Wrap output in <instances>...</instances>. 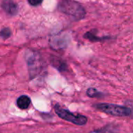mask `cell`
<instances>
[{
    "label": "cell",
    "mask_w": 133,
    "mask_h": 133,
    "mask_svg": "<svg viewBox=\"0 0 133 133\" xmlns=\"http://www.w3.org/2000/svg\"><path fill=\"white\" fill-rule=\"evenodd\" d=\"M83 37L91 42H101V41H104V40H107V39H109L108 37H98L94 33H93L92 31H87L84 35Z\"/></svg>",
    "instance_id": "cell-7"
},
{
    "label": "cell",
    "mask_w": 133,
    "mask_h": 133,
    "mask_svg": "<svg viewBox=\"0 0 133 133\" xmlns=\"http://www.w3.org/2000/svg\"><path fill=\"white\" fill-rule=\"evenodd\" d=\"M11 35V31L9 28H4L0 32V36L3 38H7Z\"/></svg>",
    "instance_id": "cell-10"
},
{
    "label": "cell",
    "mask_w": 133,
    "mask_h": 133,
    "mask_svg": "<svg viewBox=\"0 0 133 133\" xmlns=\"http://www.w3.org/2000/svg\"><path fill=\"white\" fill-rule=\"evenodd\" d=\"M118 126L115 124H109L101 129L91 131L89 133H118Z\"/></svg>",
    "instance_id": "cell-5"
},
{
    "label": "cell",
    "mask_w": 133,
    "mask_h": 133,
    "mask_svg": "<svg viewBox=\"0 0 133 133\" xmlns=\"http://www.w3.org/2000/svg\"><path fill=\"white\" fill-rule=\"evenodd\" d=\"M58 8L59 11L75 20H82L86 16V10L83 6L74 0H60Z\"/></svg>",
    "instance_id": "cell-1"
},
{
    "label": "cell",
    "mask_w": 133,
    "mask_h": 133,
    "mask_svg": "<svg viewBox=\"0 0 133 133\" xmlns=\"http://www.w3.org/2000/svg\"><path fill=\"white\" fill-rule=\"evenodd\" d=\"M87 95L90 98H100L103 96V93L94 88H89L87 90Z\"/></svg>",
    "instance_id": "cell-8"
},
{
    "label": "cell",
    "mask_w": 133,
    "mask_h": 133,
    "mask_svg": "<svg viewBox=\"0 0 133 133\" xmlns=\"http://www.w3.org/2000/svg\"><path fill=\"white\" fill-rule=\"evenodd\" d=\"M42 1L43 0H28L29 3L31 5H34V6H37V5H40L42 2Z\"/></svg>",
    "instance_id": "cell-11"
},
{
    "label": "cell",
    "mask_w": 133,
    "mask_h": 133,
    "mask_svg": "<svg viewBox=\"0 0 133 133\" xmlns=\"http://www.w3.org/2000/svg\"><path fill=\"white\" fill-rule=\"evenodd\" d=\"M54 108H55V113L57 114V115L59 118H61L62 119H63L66 122H71L74 125L82 126V125H86L88 122V118L86 116L79 114H75L69 111L68 110L62 108L58 104H56Z\"/></svg>",
    "instance_id": "cell-3"
},
{
    "label": "cell",
    "mask_w": 133,
    "mask_h": 133,
    "mask_svg": "<svg viewBox=\"0 0 133 133\" xmlns=\"http://www.w3.org/2000/svg\"><path fill=\"white\" fill-rule=\"evenodd\" d=\"M30 99L27 96H21L18 98L16 101V104L18 107L21 110H26L27 109L30 105Z\"/></svg>",
    "instance_id": "cell-6"
},
{
    "label": "cell",
    "mask_w": 133,
    "mask_h": 133,
    "mask_svg": "<svg viewBox=\"0 0 133 133\" xmlns=\"http://www.w3.org/2000/svg\"><path fill=\"white\" fill-rule=\"evenodd\" d=\"M56 68H58L59 71H65L67 67L65 63H64L63 61L60 60H56L55 59V61H53V63H52Z\"/></svg>",
    "instance_id": "cell-9"
},
{
    "label": "cell",
    "mask_w": 133,
    "mask_h": 133,
    "mask_svg": "<svg viewBox=\"0 0 133 133\" xmlns=\"http://www.w3.org/2000/svg\"><path fill=\"white\" fill-rule=\"evenodd\" d=\"M97 110L114 117H133V109L126 106L112 103H97L93 106Z\"/></svg>",
    "instance_id": "cell-2"
},
{
    "label": "cell",
    "mask_w": 133,
    "mask_h": 133,
    "mask_svg": "<svg viewBox=\"0 0 133 133\" xmlns=\"http://www.w3.org/2000/svg\"><path fill=\"white\" fill-rule=\"evenodd\" d=\"M2 6L4 11L9 15H16L18 12V6L13 0H3Z\"/></svg>",
    "instance_id": "cell-4"
}]
</instances>
